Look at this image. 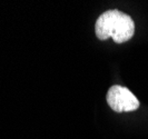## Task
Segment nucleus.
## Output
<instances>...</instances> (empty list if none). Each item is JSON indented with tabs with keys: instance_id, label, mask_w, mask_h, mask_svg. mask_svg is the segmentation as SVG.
<instances>
[{
	"instance_id": "nucleus-2",
	"label": "nucleus",
	"mask_w": 148,
	"mask_h": 139,
	"mask_svg": "<svg viewBox=\"0 0 148 139\" xmlns=\"http://www.w3.org/2000/svg\"><path fill=\"white\" fill-rule=\"evenodd\" d=\"M107 103L116 112H128L139 108V100L133 92L124 86L114 85L109 88L107 96Z\"/></svg>"
},
{
	"instance_id": "nucleus-1",
	"label": "nucleus",
	"mask_w": 148,
	"mask_h": 139,
	"mask_svg": "<svg viewBox=\"0 0 148 139\" xmlns=\"http://www.w3.org/2000/svg\"><path fill=\"white\" fill-rule=\"evenodd\" d=\"M95 32L100 40H107L111 37L116 44H124L133 38L135 22L130 16L117 9L107 10L98 17Z\"/></svg>"
}]
</instances>
